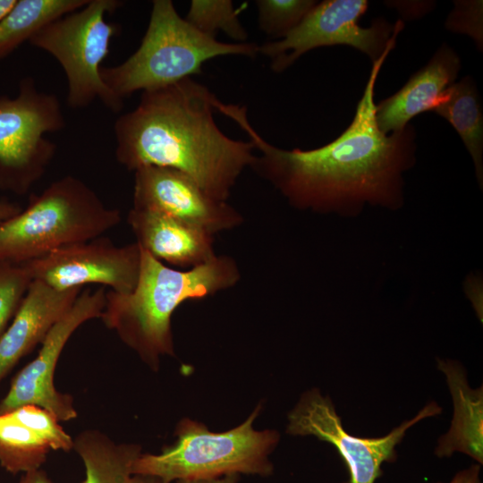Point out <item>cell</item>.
<instances>
[{
  "instance_id": "obj_1",
  "label": "cell",
  "mask_w": 483,
  "mask_h": 483,
  "mask_svg": "<svg viewBox=\"0 0 483 483\" xmlns=\"http://www.w3.org/2000/svg\"><path fill=\"white\" fill-rule=\"evenodd\" d=\"M387 50L372 68L349 126L331 142L309 150L283 149L267 141L250 123L245 106L220 101L258 152L251 168L298 209L356 215L364 205L391 209L403 202V174L416 163L411 124L389 134L376 122L375 86Z\"/></svg>"
},
{
  "instance_id": "obj_2",
  "label": "cell",
  "mask_w": 483,
  "mask_h": 483,
  "mask_svg": "<svg viewBox=\"0 0 483 483\" xmlns=\"http://www.w3.org/2000/svg\"><path fill=\"white\" fill-rule=\"evenodd\" d=\"M218 98L192 78L141 92L137 106L114 124L115 157L127 170H178L215 199L227 201L256 151L225 134L214 118Z\"/></svg>"
},
{
  "instance_id": "obj_3",
  "label": "cell",
  "mask_w": 483,
  "mask_h": 483,
  "mask_svg": "<svg viewBox=\"0 0 483 483\" xmlns=\"http://www.w3.org/2000/svg\"><path fill=\"white\" fill-rule=\"evenodd\" d=\"M240 277L236 262L228 256L216 255L202 265L178 270L140 248L136 286L126 294L106 292L100 318L157 369L161 356L174 354L171 330L174 310L186 301L204 299L233 287Z\"/></svg>"
},
{
  "instance_id": "obj_4",
  "label": "cell",
  "mask_w": 483,
  "mask_h": 483,
  "mask_svg": "<svg viewBox=\"0 0 483 483\" xmlns=\"http://www.w3.org/2000/svg\"><path fill=\"white\" fill-rule=\"evenodd\" d=\"M258 46L226 43L203 34L176 11L171 0H155L137 50L118 65L101 68V77L116 97L164 88L200 73L208 61L224 55L254 57Z\"/></svg>"
},
{
  "instance_id": "obj_5",
  "label": "cell",
  "mask_w": 483,
  "mask_h": 483,
  "mask_svg": "<svg viewBox=\"0 0 483 483\" xmlns=\"http://www.w3.org/2000/svg\"><path fill=\"white\" fill-rule=\"evenodd\" d=\"M122 219L80 179L66 175L30 196L24 210L0 224V260L23 264L61 247L101 236Z\"/></svg>"
},
{
  "instance_id": "obj_6",
  "label": "cell",
  "mask_w": 483,
  "mask_h": 483,
  "mask_svg": "<svg viewBox=\"0 0 483 483\" xmlns=\"http://www.w3.org/2000/svg\"><path fill=\"white\" fill-rule=\"evenodd\" d=\"M259 410L258 406L240 426L219 433L184 419L177 425L176 441L160 453H140L132 464V473L156 477L165 483L240 473L268 476L273 472L268 455L279 435L253 428Z\"/></svg>"
},
{
  "instance_id": "obj_7",
  "label": "cell",
  "mask_w": 483,
  "mask_h": 483,
  "mask_svg": "<svg viewBox=\"0 0 483 483\" xmlns=\"http://www.w3.org/2000/svg\"><path fill=\"white\" fill-rule=\"evenodd\" d=\"M122 4L118 0H89L83 7L45 25L29 40L63 67L67 80L66 102L72 108L86 107L97 99L114 113L123 106L100 72L118 31V26L106 21V15Z\"/></svg>"
},
{
  "instance_id": "obj_8",
  "label": "cell",
  "mask_w": 483,
  "mask_h": 483,
  "mask_svg": "<svg viewBox=\"0 0 483 483\" xmlns=\"http://www.w3.org/2000/svg\"><path fill=\"white\" fill-rule=\"evenodd\" d=\"M64 126L57 97L38 90L32 77L20 81L14 97L0 96V188L25 193L55 156L45 134Z\"/></svg>"
},
{
  "instance_id": "obj_9",
  "label": "cell",
  "mask_w": 483,
  "mask_h": 483,
  "mask_svg": "<svg viewBox=\"0 0 483 483\" xmlns=\"http://www.w3.org/2000/svg\"><path fill=\"white\" fill-rule=\"evenodd\" d=\"M367 0H325L318 2L301 23L285 37L258 46L273 72L280 73L307 52L323 47L345 45L367 55L372 64L394 49L404 23L394 24L383 18L361 27L359 21L367 12Z\"/></svg>"
},
{
  "instance_id": "obj_10",
  "label": "cell",
  "mask_w": 483,
  "mask_h": 483,
  "mask_svg": "<svg viewBox=\"0 0 483 483\" xmlns=\"http://www.w3.org/2000/svg\"><path fill=\"white\" fill-rule=\"evenodd\" d=\"M441 411L442 408L433 401L384 436L360 437L345 430L329 396L312 388L301 396L290 411L286 431L292 436H313L332 445L349 472V479L343 483H375L382 475V464L396 460V446L408 429Z\"/></svg>"
},
{
  "instance_id": "obj_11",
  "label": "cell",
  "mask_w": 483,
  "mask_h": 483,
  "mask_svg": "<svg viewBox=\"0 0 483 483\" xmlns=\"http://www.w3.org/2000/svg\"><path fill=\"white\" fill-rule=\"evenodd\" d=\"M106 302L103 287L81 291L66 314L51 328L37 357L13 378L6 395L0 402V413L22 405L34 404L52 413L59 421L77 417L73 398L56 390L54 383L58 359L72 333L83 323L100 318Z\"/></svg>"
},
{
  "instance_id": "obj_12",
  "label": "cell",
  "mask_w": 483,
  "mask_h": 483,
  "mask_svg": "<svg viewBox=\"0 0 483 483\" xmlns=\"http://www.w3.org/2000/svg\"><path fill=\"white\" fill-rule=\"evenodd\" d=\"M23 265L32 280L57 290L99 284L126 294L138 282L140 248L137 242L115 246L99 236L61 247Z\"/></svg>"
},
{
  "instance_id": "obj_13",
  "label": "cell",
  "mask_w": 483,
  "mask_h": 483,
  "mask_svg": "<svg viewBox=\"0 0 483 483\" xmlns=\"http://www.w3.org/2000/svg\"><path fill=\"white\" fill-rule=\"evenodd\" d=\"M170 216L214 235L243 222L227 201L207 194L191 178L172 168L144 166L134 171L133 207Z\"/></svg>"
},
{
  "instance_id": "obj_14",
  "label": "cell",
  "mask_w": 483,
  "mask_h": 483,
  "mask_svg": "<svg viewBox=\"0 0 483 483\" xmlns=\"http://www.w3.org/2000/svg\"><path fill=\"white\" fill-rule=\"evenodd\" d=\"M81 288L57 290L32 280L13 318L0 336V383L72 308Z\"/></svg>"
},
{
  "instance_id": "obj_15",
  "label": "cell",
  "mask_w": 483,
  "mask_h": 483,
  "mask_svg": "<svg viewBox=\"0 0 483 483\" xmlns=\"http://www.w3.org/2000/svg\"><path fill=\"white\" fill-rule=\"evenodd\" d=\"M461 67L459 55L444 43L403 87L376 105L379 130L385 134L402 131L416 115L431 112L446 89L456 81Z\"/></svg>"
},
{
  "instance_id": "obj_16",
  "label": "cell",
  "mask_w": 483,
  "mask_h": 483,
  "mask_svg": "<svg viewBox=\"0 0 483 483\" xmlns=\"http://www.w3.org/2000/svg\"><path fill=\"white\" fill-rule=\"evenodd\" d=\"M127 222L139 246L161 262L192 268L216 256L214 235L165 214L132 208Z\"/></svg>"
},
{
  "instance_id": "obj_17",
  "label": "cell",
  "mask_w": 483,
  "mask_h": 483,
  "mask_svg": "<svg viewBox=\"0 0 483 483\" xmlns=\"http://www.w3.org/2000/svg\"><path fill=\"white\" fill-rule=\"evenodd\" d=\"M437 369L445 376L453 400V416L446 433L435 448L438 458L462 453L483 464V386L471 388L463 366L453 360L436 359Z\"/></svg>"
},
{
  "instance_id": "obj_18",
  "label": "cell",
  "mask_w": 483,
  "mask_h": 483,
  "mask_svg": "<svg viewBox=\"0 0 483 483\" xmlns=\"http://www.w3.org/2000/svg\"><path fill=\"white\" fill-rule=\"evenodd\" d=\"M73 450L85 467L82 483H165L132 473V464L141 453L139 445L118 444L97 429H86L73 439Z\"/></svg>"
},
{
  "instance_id": "obj_19",
  "label": "cell",
  "mask_w": 483,
  "mask_h": 483,
  "mask_svg": "<svg viewBox=\"0 0 483 483\" xmlns=\"http://www.w3.org/2000/svg\"><path fill=\"white\" fill-rule=\"evenodd\" d=\"M445 119L461 137L475 167L478 182L483 184V112L480 97L470 75L445 91L431 111Z\"/></svg>"
},
{
  "instance_id": "obj_20",
  "label": "cell",
  "mask_w": 483,
  "mask_h": 483,
  "mask_svg": "<svg viewBox=\"0 0 483 483\" xmlns=\"http://www.w3.org/2000/svg\"><path fill=\"white\" fill-rule=\"evenodd\" d=\"M89 0H17L0 21V60L49 22L72 13Z\"/></svg>"
},
{
  "instance_id": "obj_21",
  "label": "cell",
  "mask_w": 483,
  "mask_h": 483,
  "mask_svg": "<svg viewBox=\"0 0 483 483\" xmlns=\"http://www.w3.org/2000/svg\"><path fill=\"white\" fill-rule=\"evenodd\" d=\"M51 450L38 432L0 413V464L5 470L16 474L38 470Z\"/></svg>"
},
{
  "instance_id": "obj_22",
  "label": "cell",
  "mask_w": 483,
  "mask_h": 483,
  "mask_svg": "<svg viewBox=\"0 0 483 483\" xmlns=\"http://www.w3.org/2000/svg\"><path fill=\"white\" fill-rule=\"evenodd\" d=\"M184 19L212 38H216L217 32H223L236 43L246 42L248 38L231 0H192Z\"/></svg>"
},
{
  "instance_id": "obj_23",
  "label": "cell",
  "mask_w": 483,
  "mask_h": 483,
  "mask_svg": "<svg viewBox=\"0 0 483 483\" xmlns=\"http://www.w3.org/2000/svg\"><path fill=\"white\" fill-rule=\"evenodd\" d=\"M317 3L315 0H257L258 27L274 40L283 38Z\"/></svg>"
},
{
  "instance_id": "obj_24",
  "label": "cell",
  "mask_w": 483,
  "mask_h": 483,
  "mask_svg": "<svg viewBox=\"0 0 483 483\" xmlns=\"http://www.w3.org/2000/svg\"><path fill=\"white\" fill-rule=\"evenodd\" d=\"M31 281L23 264L0 260V336L18 310Z\"/></svg>"
},
{
  "instance_id": "obj_25",
  "label": "cell",
  "mask_w": 483,
  "mask_h": 483,
  "mask_svg": "<svg viewBox=\"0 0 483 483\" xmlns=\"http://www.w3.org/2000/svg\"><path fill=\"white\" fill-rule=\"evenodd\" d=\"M6 413L41 435L52 450L70 452L73 449V439L48 411L34 404H26Z\"/></svg>"
},
{
  "instance_id": "obj_26",
  "label": "cell",
  "mask_w": 483,
  "mask_h": 483,
  "mask_svg": "<svg viewBox=\"0 0 483 483\" xmlns=\"http://www.w3.org/2000/svg\"><path fill=\"white\" fill-rule=\"evenodd\" d=\"M445 28L454 33L470 36L479 49L482 50V1H454Z\"/></svg>"
},
{
  "instance_id": "obj_27",
  "label": "cell",
  "mask_w": 483,
  "mask_h": 483,
  "mask_svg": "<svg viewBox=\"0 0 483 483\" xmlns=\"http://www.w3.org/2000/svg\"><path fill=\"white\" fill-rule=\"evenodd\" d=\"M385 4L397 10L402 21L419 19L436 6L434 1H386Z\"/></svg>"
},
{
  "instance_id": "obj_28",
  "label": "cell",
  "mask_w": 483,
  "mask_h": 483,
  "mask_svg": "<svg viewBox=\"0 0 483 483\" xmlns=\"http://www.w3.org/2000/svg\"><path fill=\"white\" fill-rule=\"evenodd\" d=\"M480 466L478 463L471 464L468 468L456 472L448 483H481Z\"/></svg>"
},
{
  "instance_id": "obj_29",
  "label": "cell",
  "mask_w": 483,
  "mask_h": 483,
  "mask_svg": "<svg viewBox=\"0 0 483 483\" xmlns=\"http://www.w3.org/2000/svg\"><path fill=\"white\" fill-rule=\"evenodd\" d=\"M239 480V474H228L216 478L208 479H179L175 483H237Z\"/></svg>"
},
{
  "instance_id": "obj_30",
  "label": "cell",
  "mask_w": 483,
  "mask_h": 483,
  "mask_svg": "<svg viewBox=\"0 0 483 483\" xmlns=\"http://www.w3.org/2000/svg\"><path fill=\"white\" fill-rule=\"evenodd\" d=\"M21 210V207L17 203L0 200V224L13 217Z\"/></svg>"
},
{
  "instance_id": "obj_31",
  "label": "cell",
  "mask_w": 483,
  "mask_h": 483,
  "mask_svg": "<svg viewBox=\"0 0 483 483\" xmlns=\"http://www.w3.org/2000/svg\"><path fill=\"white\" fill-rule=\"evenodd\" d=\"M19 483H53L47 473L38 469L24 473Z\"/></svg>"
},
{
  "instance_id": "obj_32",
  "label": "cell",
  "mask_w": 483,
  "mask_h": 483,
  "mask_svg": "<svg viewBox=\"0 0 483 483\" xmlns=\"http://www.w3.org/2000/svg\"><path fill=\"white\" fill-rule=\"evenodd\" d=\"M17 0H0V21L11 11Z\"/></svg>"
}]
</instances>
